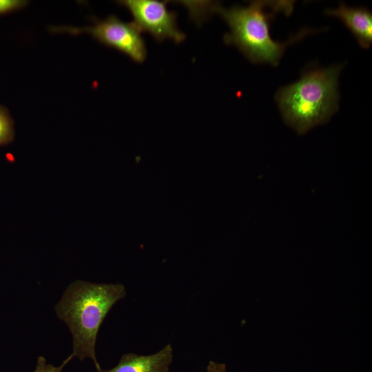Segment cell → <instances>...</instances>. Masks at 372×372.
<instances>
[{"label": "cell", "instance_id": "1", "mask_svg": "<svg viewBox=\"0 0 372 372\" xmlns=\"http://www.w3.org/2000/svg\"><path fill=\"white\" fill-rule=\"evenodd\" d=\"M125 296L122 284L76 280L66 288L55 311L72 333L73 357L90 358L96 371L101 369L95 350L99 329L112 307Z\"/></svg>", "mask_w": 372, "mask_h": 372}, {"label": "cell", "instance_id": "2", "mask_svg": "<svg viewBox=\"0 0 372 372\" xmlns=\"http://www.w3.org/2000/svg\"><path fill=\"white\" fill-rule=\"evenodd\" d=\"M293 5L292 1H254L247 7L225 8L218 4L211 5V11L218 12L230 28L224 36L227 44L236 45L253 63L276 66L288 45L315 32L304 29L285 43L271 39V20L280 12L291 14Z\"/></svg>", "mask_w": 372, "mask_h": 372}, {"label": "cell", "instance_id": "3", "mask_svg": "<svg viewBox=\"0 0 372 372\" xmlns=\"http://www.w3.org/2000/svg\"><path fill=\"white\" fill-rule=\"evenodd\" d=\"M342 65L312 69L281 87L276 99L285 123L299 134L327 123L338 109V79Z\"/></svg>", "mask_w": 372, "mask_h": 372}, {"label": "cell", "instance_id": "4", "mask_svg": "<svg viewBox=\"0 0 372 372\" xmlns=\"http://www.w3.org/2000/svg\"><path fill=\"white\" fill-rule=\"evenodd\" d=\"M52 32L70 34L87 33L101 43L113 48L129 56L136 63H142L146 58L147 49L141 32L133 22H124L114 15L104 20H96L91 26H52Z\"/></svg>", "mask_w": 372, "mask_h": 372}, {"label": "cell", "instance_id": "5", "mask_svg": "<svg viewBox=\"0 0 372 372\" xmlns=\"http://www.w3.org/2000/svg\"><path fill=\"white\" fill-rule=\"evenodd\" d=\"M118 3L130 12L138 30L148 32L156 41L171 39L178 43L185 39V34L177 27L176 14L168 10L165 2L123 0Z\"/></svg>", "mask_w": 372, "mask_h": 372}, {"label": "cell", "instance_id": "6", "mask_svg": "<svg viewBox=\"0 0 372 372\" xmlns=\"http://www.w3.org/2000/svg\"><path fill=\"white\" fill-rule=\"evenodd\" d=\"M172 360L173 348L169 343L151 355L125 353L114 367L110 369L101 368L97 372H169Z\"/></svg>", "mask_w": 372, "mask_h": 372}, {"label": "cell", "instance_id": "7", "mask_svg": "<svg viewBox=\"0 0 372 372\" xmlns=\"http://www.w3.org/2000/svg\"><path fill=\"white\" fill-rule=\"evenodd\" d=\"M325 12L340 19L361 47L369 48L372 43V14L368 9L351 8L341 3L336 9H327Z\"/></svg>", "mask_w": 372, "mask_h": 372}, {"label": "cell", "instance_id": "8", "mask_svg": "<svg viewBox=\"0 0 372 372\" xmlns=\"http://www.w3.org/2000/svg\"><path fill=\"white\" fill-rule=\"evenodd\" d=\"M14 137L13 120L8 110L0 105V146L12 142Z\"/></svg>", "mask_w": 372, "mask_h": 372}, {"label": "cell", "instance_id": "9", "mask_svg": "<svg viewBox=\"0 0 372 372\" xmlns=\"http://www.w3.org/2000/svg\"><path fill=\"white\" fill-rule=\"evenodd\" d=\"M71 354L64 362L59 366H55L52 364L47 363L43 356H39L37 358L35 370L33 372H62L64 366L73 358Z\"/></svg>", "mask_w": 372, "mask_h": 372}, {"label": "cell", "instance_id": "10", "mask_svg": "<svg viewBox=\"0 0 372 372\" xmlns=\"http://www.w3.org/2000/svg\"><path fill=\"white\" fill-rule=\"evenodd\" d=\"M28 3L24 0H0V15L18 10Z\"/></svg>", "mask_w": 372, "mask_h": 372}, {"label": "cell", "instance_id": "11", "mask_svg": "<svg viewBox=\"0 0 372 372\" xmlns=\"http://www.w3.org/2000/svg\"><path fill=\"white\" fill-rule=\"evenodd\" d=\"M206 372H227L226 364L210 360L207 366Z\"/></svg>", "mask_w": 372, "mask_h": 372}]
</instances>
